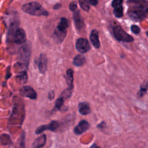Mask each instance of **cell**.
Masks as SVG:
<instances>
[{"instance_id": "6da1fadb", "label": "cell", "mask_w": 148, "mask_h": 148, "mask_svg": "<svg viewBox=\"0 0 148 148\" xmlns=\"http://www.w3.org/2000/svg\"><path fill=\"white\" fill-rule=\"evenodd\" d=\"M132 3V6L129 9L128 16L134 21H140L146 18L147 13V3L146 1H129Z\"/></svg>"}, {"instance_id": "7a4b0ae2", "label": "cell", "mask_w": 148, "mask_h": 148, "mask_svg": "<svg viewBox=\"0 0 148 148\" xmlns=\"http://www.w3.org/2000/svg\"><path fill=\"white\" fill-rule=\"evenodd\" d=\"M21 9L25 13L32 16H47L49 15L48 12L37 2H30L25 3L22 6Z\"/></svg>"}, {"instance_id": "3957f363", "label": "cell", "mask_w": 148, "mask_h": 148, "mask_svg": "<svg viewBox=\"0 0 148 148\" xmlns=\"http://www.w3.org/2000/svg\"><path fill=\"white\" fill-rule=\"evenodd\" d=\"M31 53V47L28 44L24 45L19 50L18 63L25 68L28 66Z\"/></svg>"}, {"instance_id": "277c9868", "label": "cell", "mask_w": 148, "mask_h": 148, "mask_svg": "<svg viewBox=\"0 0 148 148\" xmlns=\"http://www.w3.org/2000/svg\"><path fill=\"white\" fill-rule=\"evenodd\" d=\"M113 32L115 39L118 41L127 43L134 41L133 37L127 34L119 25H116L113 27Z\"/></svg>"}, {"instance_id": "5b68a950", "label": "cell", "mask_w": 148, "mask_h": 148, "mask_svg": "<svg viewBox=\"0 0 148 148\" xmlns=\"http://www.w3.org/2000/svg\"><path fill=\"white\" fill-rule=\"evenodd\" d=\"M11 36L13 42L17 45H21L26 41V34L24 30L21 28L12 29Z\"/></svg>"}, {"instance_id": "8992f818", "label": "cell", "mask_w": 148, "mask_h": 148, "mask_svg": "<svg viewBox=\"0 0 148 148\" xmlns=\"http://www.w3.org/2000/svg\"><path fill=\"white\" fill-rule=\"evenodd\" d=\"M76 48L80 53L84 54L88 52L90 49V45L87 39L79 38L76 42Z\"/></svg>"}, {"instance_id": "52a82bcc", "label": "cell", "mask_w": 148, "mask_h": 148, "mask_svg": "<svg viewBox=\"0 0 148 148\" xmlns=\"http://www.w3.org/2000/svg\"><path fill=\"white\" fill-rule=\"evenodd\" d=\"M59 126L60 124L57 121L53 120L47 125H42L38 127L35 130V134H40L46 130L54 131L59 127Z\"/></svg>"}, {"instance_id": "ba28073f", "label": "cell", "mask_w": 148, "mask_h": 148, "mask_svg": "<svg viewBox=\"0 0 148 148\" xmlns=\"http://www.w3.org/2000/svg\"><path fill=\"white\" fill-rule=\"evenodd\" d=\"M20 94L23 97H28L31 99H35L37 98V94L35 91L30 86H23L20 89Z\"/></svg>"}, {"instance_id": "9c48e42d", "label": "cell", "mask_w": 148, "mask_h": 148, "mask_svg": "<svg viewBox=\"0 0 148 148\" xmlns=\"http://www.w3.org/2000/svg\"><path fill=\"white\" fill-rule=\"evenodd\" d=\"M123 1L114 0L112 2V6L114 8L113 14L117 18H121L123 16V7L122 6Z\"/></svg>"}, {"instance_id": "30bf717a", "label": "cell", "mask_w": 148, "mask_h": 148, "mask_svg": "<svg viewBox=\"0 0 148 148\" xmlns=\"http://www.w3.org/2000/svg\"><path fill=\"white\" fill-rule=\"evenodd\" d=\"M37 66L40 73L44 74L47 70V58L45 54H40L37 61Z\"/></svg>"}, {"instance_id": "8fae6325", "label": "cell", "mask_w": 148, "mask_h": 148, "mask_svg": "<svg viewBox=\"0 0 148 148\" xmlns=\"http://www.w3.org/2000/svg\"><path fill=\"white\" fill-rule=\"evenodd\" d=\"M90 127V124L85 120L80 121L79 124L74 128L73 132L76 135H81L85 132Z\"/></svg>"}, {"instance_id": "7c38bea8", "label": "cell", "mask_w": 148, "mask_h": 148, "mask_svg": "<svg viewBox=\"0 0 148 148\" xmlns=\"http://www.w3.org/2000/svg\"><path fill=\"white\" fill-rule=\"evenodd\" d=\"M73 20L76 28L78 31H80L84 27V20L83 17L80 14L79 10H77L74 12L73 14Z\"/></svg>"}, {"instance_id": "4fadbf2b", "label": "cell", "mask_w": 148, "mask_h": 148, "mask_svg": "<svg viewBox=\"0 0 148 148\" xmlns=\"http://www.w3.org/2000/svg\"><path fill=\"white\" fill-rule=\"evenodd\" d=\"M90 41L95 49H98L100 47V42L99 39V33L96 29L91 31L90 36Z\"/></svg>"}, {"instance_id": "5bb4252c", "label": "cell", "mask_w": 148, "mask_h": 148, "mask_svg": "<svg viewBox=\"0 0 148 148\" xmlns=\"http://www.w3.org/2000/svg\"><path fill=\"white\" fill-rule=\"evenodd\" d=\"M65 78L68 85L67 88L72 91L73 89V71L71 68L67 69Z\"/></svg>"}, {"instance_id": "9a60e30c", "label": "cell", "mask_w": 148, "mask_h": 148, "mask_svg": "<svg viewBox=\"0 0 148 148\" xmlns=\"http://www.w3.org/2000/svg\"><path fill=\"white\" fill-rule=\"evenodd\" d=\"M66 35V31H60L56 29L53 33V39L56 43H61L65 39Z\"/></svg>"}, {"instance_id": "2e32d148", "label": "cell", "mask_w": 148, "mask_h": 148, "mask_svg": "<svg viewBox=\"0 0 148 148\" xmlns=\"http://www.w3.org/2000/svg\"><path fill=\"white\" fill-rule=\"evenodd\" d=\"M79 112L82 115H87L91 112V109L88 103L82 102L78 104Z\"/></svg>"}, {"instance_id": "e0dca14e", "label": "cell", "mask_w": 148, "mask_h": 148, "mask_svg": "<svg viewBox=\"0 0 148 148\" xmlns=\"http://www.w3.org/2000/svg\"><path fill=\"white\" fill-rule=\"evenodd\" d=\"M46 142V135L43 134L37 138L32 144L33 148H42L43 147Z\"/></svg>"}, {"instance_id": "ac0fdd59", "label": "cell", "mask_w": 148, "mask_h": 148, "mask_svg": "<svg viewBox=\"0 0 148 148\" xmlns=\"http://www.w3.org/2000/svg\"><path fill=\"white\" fill-rule=\"evenodd\" d=\"M69 27V21L65 17H61L60 23L57 26L56 29L60 31H66L67 28Z\"/></svg>"}, {"instance_id": "d6986e66", "label": "cell", "mask_w": 148, "mask_h": 148, "mask_svg": "<svg viewBox=\"0 0 148 148\" xmlns=\"http://www.w3.org/2000/svg\"><path fill=\"white\" fill-rule=\"evenodd\" d=\"M86 62V58L84 56L81 55V54H78L76 56L73 61V64L75 66H83Z\"/></svg>"}, {"instance_id": "ffe728a7", "label": "cell", "mask_w": 148, "mask_h": 148, "mask_svg": "<svg viewBox=\"0 0 148 148\" xmlns=\"http://www.w3.org/2000/svg\"><path fill=\"white\" fill-rule=\"evenodd\" d=\"M27 75L26 72L25 71L21 72L16 76V80L17 82H18L20 84L25 83L27 81Z\"/></svg>"}, {"instance_id": "44dd1931", "label": "cell", "mask_w": 148, "mask_h": 148, "mask_svg": "<svg viewBox=\"0 0 148 148\" xmlns=\"http://www.w3.org/2000/svg\"><path fill=\"white\" fill-rule=\"evenodd\" d=\"M147 80H145L142 84L140 86V89L138 92V96L139 98L142 97L145 94H146L147 90Z\"/></svg>"}, {"instance_id": "7402d4cb", "label": "cell", "mask_w": 148, "mask_h": 148, "mask_svg": "<svg viewBox=\"0 0 148 148\" xmlns=\"http://www.w3.org/2000/svg\"><path fill=\"white\" fill-rule=\"evenodd\" d=\"M64 100H65V98L60 95V96L59 97V98L57 99V100H56V102H55L54 108L53 110H60V109H61V108H62V107L63 106V105H64Z\"/></svg>"}, {"instance_id": "603a6c76", "label": "cell", "mask_w": 148, "mask_h": 148, "mask_svg": "<svg viewBox=\"0 0 148 148\" xmlns=\"http://www.w3.org/2000/svg\"><path fill=\"white\" fill-rule=\"evenodd\" d=\"M79 3L80 4V7L86 12H88L90 9V5L87 3V1H79Z\"/></svg>"}, {"instance_id": "cb8c5ba5", "label": "cell", "mask_w": 148, "mask_h": 148, "mask_svg": "<svg viewBox=\"0 0 148 148\" xmlns=\"http://www.w3.org/2000/svg\"><path fill=\"white\" fill-rule=\"evenodd\" d=\"M131 31H132V33H134V34L135 35H138L139 34L140 32V28L136 25H135V24H133L131 26Z\"/></svg>"}, {"instance_id": "d4e9b609", "label": "cell", "mask_w": 148, "mask_h": 148, "mask_svg": "<svg viewBox=\"0 0 148 148\" xmlns=\"http://www.w3.org/2000/svg\"><path fill=\"white\" fill-rule=\"evenodd\" d=\"M69 8L71 11H75L77 8V2L76 1H72L69 3Z\"/></svg>"}, {"instance_id": "484cf974", "label": "cell", "mask_w": 148, "mask_h": 148, "mask_svg": "<svg viewBox=\"0 0 148 148\" xmlns=\"http://www.w3.org/2000/svg\"><path fill=\"white\" fill-rule=\"evenodd\" d=\"M55 97V94L53 91H49L48 94V98L49 100H53Z\"/></svg>"}, {"instance_id": "4316f807", "label": "cell", "mask_w": 148, "mask_h": 148, "mask_svg": "<svg viewBox=\"0 0 148 148\" xmlns=\"http://www.w3.org/2000/svg\"><path fill=\"white\" fill-rule=\"evenodd\" d=\"M86 1L89 5H91L92 6H95L98 3V1L96 0H86Z\"/></svg>"}, {"instance_id": "83f0119b", "label": "cell", "mask_w": 148, "mask_h": 148, "mask_svg": "<svg viewBox=\"0 0 148 148\" xmlns=\"http://www.w3.org/2000/svg\"><path fill=\"white\" fill-rule=\"evenodd\" d=\"M61 7V4L60 3H58L55 4V5L53 6V9H54V10H58V9H59Z\"/></svg>"}, {"instance_id": "f1b7e54d", "label": "cell", "mask_w": 148, "mask_h": 148, "mask_svg": "<svg viewBox=\"0 0 148 148\" xmlns=\"http://www.w3.org/2000/svg\"><path fill=\"white\" fill-rule=\"evenodd\" d=\"M106 126V124L104 121H102L101 122L100 124H99L98 125H97V127L98 128H103L104 127Z\"/></svg>"}, {"instance_id": "f546056e", "label": "cell", "mask_w": 148, "mask_h": 148, "mask_svg": "<svg viewBox=\"0 0 148 148\" xmlns=\"http://www.w3.org/2000/svg\"><path fill=\"white\" fill-rule=\"evenodd\" d=\"M90 148H101V147H100L99 146L96 145L95 144H94V145H92L91 146Z\"/></svg>"}]
</instances>
